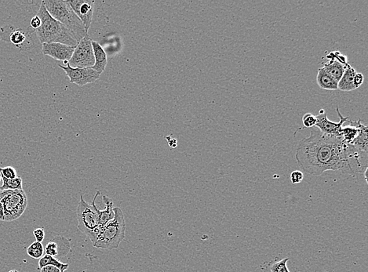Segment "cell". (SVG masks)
Here are the masks:
<instances>
[{
	"label": "cell",
	"instance_id": "6da1fadb",
	"mask_svg": "<svg viewBox=\"0 0 368 272\" xmlns=\"http://www.w3.org/2000/svg\"><path fill=\"white\" fill-rule=\"evenodd\" d=\"M347 147L342 136L325 135L313 127L310 136L299 141L295 159L301 170L310 175L320 176L331 170L350 174Z\"/></svg>",
	"mask_w": 368,
	"mask_h": 272
},
{
	"label": "cell",
	"instance_id": "7a4b0ae2",
	"mask_svg": "<svg viewBox=\"0 0 368 272\" xmlns=\"http://www.w3.org/2000/svg\"><path fill=\"white\" fill-rule=\"evenodd\" d=\"M37 15L41 20V26L36 32L42 44L57 43L76 47L78 43L73 39L67 28L48 13L43 2L39 6Z\"/></svg>",
	"mask_w": 368,
	"mask_h": 272
},
{
	"label": "cell",
	"instance_id": "3957f363",
	"mask_svg": "<svg viewBox=\"0 0 368 272\" xmlns=\"http://www.w3.org/2000/svg\"><path fill=\"white\" fill-rule=\"evenodd\" d=\"M48 13L57 21L62 23L71 34L77 43L82 40L88 33L83 24L73 11L68 1L64 0H43Z\"/></svg>",
	"mask_w": 368,
	"mask_h": 272
},
{
	"label": "cell",
	"instance_id": "277c9868",
	"mask_svg": "<svg viewBox=\"0 0 368 272\" xmlns=\"http://www.w3.org/2000/svg\"><path fill=\"white\" fill-rule=\"evenodd\" d=\"M114 217L100 231L93 246L100 250H113L120 246L125 238L126 224L124 212L119 207H114Z\"/></svg>",
	"mask_w": 368,
	"mask_h": 272
},
{
	"label": "cell",
	"instance_id": "5b68a950",
	"mask_svg": "<svg viewBox=\"0 0 368 272\" xmlns=\"http://www.w3.org/2000/svg\"><path fill=\"white\" fill-rule=\"evenodd\" d=\"M100 194V192H97L91 204H87L83 199V196L81 195L76 209L78 230L90 239L93 245L95 243L101 231L96 211L97 205H95L96 200Z\"/></svg>",
	"mask_w": 368,
	"mask_h": 272
},
{
	"label": "cell",
	"instance_id": "8992f818",
	"mask_svg": "<svg viewBox=\"0 0 368 272\" xmlns=\"http://www.w3.org/2000/svg\"><path fill=\"white\" fill-rule=\"evenodd\" d=\"M0 201L3 206L4 221L17 220L28 205V198L23 189L0 191Z\"/></svg>",
	"mask_w": 368,
	"mask_h": 272
},
{
	"label": "cell",
	"instance_id": "52a82bcc",
	"mask_svg": "<svg viewBox=\"0 0 368 272\" xmlns=\"http://www.w3.org/2000/svg\"><path fill=\"white\" fill-rule=\"evenodd\" d=\"M94 63L92 39L87 33L75 47L69 64L73 68H92Z\"/></svg>",
	"mask_w": 368,
	"mask_h": 272
},
{
	"label": "cell",
	"instance_id": "ba28073f",
	"mask_svg": "<svg viewBox=\"0 0 368 272\" xmlns=\"http://www.w3.org/2000/svg\"><path fill=\"white\" fill-rule=\"evenodd\" d=\"M64 64H66V66L59 65L58 66L66 73L71 83L76 84L79 86L94 83L101 75V73L97 72L92 68H73L70 66L69 62H65Z\"/></svg>",
	"mask_w": 368,
	"mask_h": 272
},
{
	"label": "cell",
	"instance_id": "9c48e42d",
	"mask_svg": "<svg viewBox=\"0 0 368 272\" xmlns=\"http://www.w3.org/2000/svg\"><path fill=\"white\" fill-rule=\"evenodd\" d=\"M336 112L340 117V122L339 123H334L330 121L327 118V113L323 109L320 111V113L318 114L316 117V124L315 126L316 129H318L320 132L325 135H334V136H342V128L343 124L346 122L350 121V117H344L341 114L339 108H338V103L337 102Z\"/></svg>",
	"mask_w": 368,
	"mask_h": 272
},
{
	"label": "cell",
	"instance_id": "30bf717a",
	"mask_svg": "<svg viewBox=\"0 0 368 272\" xmlns=\"http://www.w3.org/2000/svg\"><path fill=\"white\" fill-rule=\"evenodd\" d=\"M73 11L80 19L86 32H88L91 24L93 14H94V1L87 0H76L68 1Z\"/></svg>",
	"mask_w": 368,
	"mask_h": 272
},
{
	"label": "cell",
	"instance_id": "8fae6325",
	"mask_svg": "<svg viewBox=\"0 0 368 272\" xmlns=\"http://www.w3.org/2000/svg\"><path fill=\"white\" fill-rule=\"evenodd\" d=\"M75 48L62 43H43L42 52L44 55L51 57L55 60L70 62Z\"/></svg>",
	"mask_w": 368,
	"mask_h": 272
},
{
	"label": "cell",
	"instance_id": "7c38bea8",
	"mask_svg": "<svg viewBox=\"0 0 368 272\" xmlns=\"http://www.w3.org/2000/svg\"><path fill=\"white\" fill-rule=\"evenodd\" d=\"M71 250V241L66 237H55L47 243L44 249L47 255L51 256L58 259V257H64L70 254Z\"/></svg>",
	"mask_w": 368,
	"mask_h": 272
},
{
	"label": "cell",
	"instance_id": "4fadbf2b",
	"mask_svg": "<svg viewBox=\"0 0 368 272\" xmlns=\"http://www.w3.org/2000/svg\"><path fill=\"white\" fill-rule=\"evenodd\" d=\"M327 59H329V62L324 65L323 68L324 69V71L328 75H331L335 81L338 82V81L340 80L342 75L344 74L346 65L345 66L343 64L338 62L337 59L331 56V54L329 55H327Z\"/></svg>",
	"mask_w": 368,
	"mask_h": 272
},
{
	"label": "cell",
	"instance_id": "5bb4252c",
	"mask_svg": "<svg viewBox=\"0 0 368 272\" xmlns=\"http://www.w3.org/2000/svg\"><path fill=\"white\" fill-rule=\"evenodd\" d=\"M102 198L103 201H104L105 204V209H103V210H100L97 207L96 208L97 216H98V223H99L101 229L114 217L113 201L111 200L110 198L107 197L105 195H103Z\"/></svg>",
	"mask_w": 368,
	"mask_h": 272
},
{
	"label": "cell",
	"instance_id": "9a60e30c",
	"mask_svg": "<svg viewBox=\"0 0 368 272\" xmlns=\"http://www.w3.org/2000/svg\"><path fill=\"white\" fill-rule=\"evenodd\" d=\"M357 74L356 69L352 67L350 64H347L345 69L344 74L342 75L340 80L338 82V90L341 91L350 92L356 90L353 84V78Z\"/></svg>",
	"mask_w": 368,
	"mask_h": 272
},
{
	"label": "cell",
	"instance_id": "2e32d148",
	"mask_svg": "<svg viewBox=\"0 0 368 272\" xmlns=\"http://www.w3.org/2000/svg\"><path fill=\"white\" fill-rule=\"evenodd\" d=\"M92 47L94 51V60L95 63L92 68L99 73L105 71L107 66V54L101 44L97 42L92 40Z\"/></svg>",
	"mask_w": 368,
	"mask_h": 272
},
{
	"label": "cell",
	"instance_id": "e0dca14e",
	"mask_svg": "<svg viewBox=\"0 0 368 272\" xmlns=\"http://www.w3.org/2000/svg\"><path fill=\"white\" fill-rule=\"evenodd\" d=\"M350 124L348 127L342 128V139L346 144H353L356 138L359 135L361 120L353 122L350 120Z\"/></svg>",
	"mask_w": 368,
	"mask_h": 272
},
{
	"label": "cell",
	"instance_id": "ac0fdd59",
	"mask_svg": "<svg viewBox=\"0 0 368 272\" xmlns=\"http://www.w3.org/2000/svg\"><path fill=\"white\" fill-rule=\"evenodd\" d=\"M316 82L321 89L327 90H338V82L328 75L323 68L318 70Z\"/></svg>",
	"mask_w": 368,
	"mask_h": 272
},
{
	"label": "cell",
	"instance_id": "d6986e66",
	"mask_svg": "<svg viewBox=\"0 0 368 272\" xmlns=\"http://www.w3.org/2000/svg\"><path fill=\"white\" fill-rule=\"evenodd\" d=\"M47 265L56 267L62 272H66L69 269V267H70L69 264L62 263V262H61L59 260L57 259L55 257L45 254V255H43L39 259V265H38L39 270H40L43 267L47 266Z\"/></svg>",
	"mask_w": 368,
	"mask_h": 272
},
{
	"label": "cell",
	"instance_id": "ffe728a7",
	"mask_svg": "<svg viewBox=\"0 0 368 272\" xmlns=\"http://www.w3.org/2000/svg\"><path fill=\"white\" fill-rule=\"evenodd\" d=\"M2 185L0 191L4 190H22L23 181L21 177H17L15 179L9 180L1 176Z\"/></svg>",
	"mask_w": 368,
	"mask_h": 272
},
{
	"label": "cell",
	"instance_id": "44dd1931",
	"mask_svg": "<svg viewBox=\"0 0 368 272\" xmlns=\"http://www.w3.org/2000/svg\"><path fill=\"white\" fill-rule=\"evenodd\" d=\"M27 254L33 259H40L44 254V248H43L42 242L36 241L32 243L27 248Z\"/></svg>",
	"mask_w": 368,
	"mask_h": 272
},
{
	"label": "cell",
	"instance_id": "7402d4cb",
	"mask_svg": "<svg viewBox=\"0 0 368 272\" xmlns=\"http://www.w3.org/2000/svg\"><path fill=\"white\" fill-rule=\"evenodd\" d=\"M9 41L15 46V47H18L21 45L24 44V42L26 41V36L24 32H21V30H14L10 33L9 35Z\"/></svg>",
	"mask_w": 368,
	"mask_h": 272
},
{
	"label": "cell",
	"instance_id": "603a6c76",
	"mask_svg": "<svg viewBox=\"0 0 368 272\" xmlns=\"http://www.w3.org/2000/svg\"><path fill=\"white\" fill-rule=\"evenodd\" d=\"M288 261L289 258H284L278 262L273 264L270 267V271L271 272H290L288 268Z\"/></svg>",
	"mask_w": 368,
	"mask_h": 272
},
{
	"label": "cell",
	"instance_id": "cb8c5ba5",
	"mask_svg": "<svg viewBox=\"0 0 368 272\" xmlns=\"http://www.w3.org/2000/svg\"><path fill=\"white\" fill-rule=\"evenodd\" d=\"M0 174H1L2 177L9 180L15 179V178L18 177L15 169L12 167V166H6V167L0 168Z\"/></svg>",
	"mask_w": 368,
	"mask_h": 272
},
{
	"label": "cell",
	"instance_id": "d4e9b609",
	"mask_svg": "<svg viewBox=\"0 0 368 272\" xmlns=\"http://www.w3.org/2000/svg\"><path fill=\"white\" fill-rule=\"evenodd\" d=\"M304 128H313L316 124V117L312 113H305L302 117Z\"/></svg>",
	"mask_w": 368,
	"mask_h": 272
},
{
	"label": "cell",
	"instance_id": "484cf974",
	"mask_svg": "<svg viewBox=\"0 0 368 272\" xmlns=\"http://www.w3.org/2000/svg\"><path fill=\"white\" fill-rule=\"evenodd\" d=\"M303 179H304V174L300 170H294L291 174V181L292 184H294V185L300 184Z\"/></svg>",
	"mask_w": 368,
	"mask_h": 272
},
{
	"label": "cell",
	"instance_id": "4316f807",
	"mask_svg": "<svg viewBox=\"0 0 368 272\" xmlns=\"http://www.w3.org/2000/svg\"><path fill=\"white\" fill-rule=\"evenodd\" d=\"M33 235L36 238V242H42L45 239V231L44 228H37L33 231Z\"/></svg>",
	"mask_w": 368,
	"mask_h": 272
},
{
	"label": "cell",
	"instance_id": "83f0119b",
	"mask_svg": "<svg viewBox=\"0 0 368 272\" xmlns=\"http://www.w3.org/2000/svg\"><path fill=\"white\" fill-rule=\"evenodd\" d=\"M364 81H365V77H364V75L361 74V73L357 72L355 76H354V78H353V84H354V86H355L356 89L359 88L360 86L364 83Z\"/></svg>",
	"mask_w": 368,
	"mask_h": 272
},
{
	"label": "cell",
	"instance_id": "f1b7e54d",
	"mask_svg": "<svg viewBox=\"0 0 368 272\" xmlns=\"http://www.w3.org/2000/svg\"><path fill=\"white\" fill-rule=\"evenodd\" d=\"M30 24L31 27H32L33 29H35V30H36V29H38L39 27L41 26V20L39 18V16H34V17L31 19Z\"/></svg>",
	"mask_w": 368,
	"mask_h": 272
},
{
	"label": "cell",
	"instance_id": "f546056e",
	"mask_svg": "<svg viewBox=\"0 0 368 272\" xmlns=\"http://www.w3.org/2000/svg\"><path fill=\"white\" fill-rule=\"evenodd\" d=\"M40 272H62L58 268L55 266H51V265H47V266L43 267L40 269Z\"/></svg>",
	"mask_w": 368,
	"mask_h": 272
},
{
	"label": "cell",
	"instance_id": "4dcf8cb0",
	"mask_svg": "<svg viewBox=\"0 0 368 272\" xmlns=\"http://www.w3.org/2000/svg\"><path fill=\"white\" fill-rule=\"evenodd\" d=\"M166 140H168L169 146L171 147H176L178 145V141L174 138L166 136Z\"/></svg>",
	"mask_w": 368,
	"mask_h": 272
},
{
	"label": "cell",
	"instance_id": "1f68e13d",
	"mask_svg": "<svg viewBox=\"0 0 368 272\" xmlns=\"http://www.w3.org/2000/svg\"><path fill=\"white\" fill-rule=\"evenodd\" d=\"M0 220L4 221V211L3 206H2V203L0 201Z\"/></svg>",
	"mask_w": 368,
	"mask_h": 272
},
{
	"label": "cell",
	"instance_id": "d6a6232c",
	"mask_svg": "<svg viewBox=\"0 0 368 272\" xmlns=\"http://www.w3.org/2000/svg\"><path fill=\"white\" fill-rule=\"evenodd\" d=\"M367 172H368V169H366V170L364 171L363 174H364V176H365V181H366L367 184H368V176H367Z\"/></svg>",
	"mask_w": 368,
	"mask_h": 272
},
{
	"label": "cell",
	"instance_id": "836d02e7",
	"mask_svg": "<svg viewBox=\"0 0 368 272\" xmlns=\"http://www.w3.org/2000/svg\"><path fill=\"white\" fill-rule=\"evenodd\" d=\"M9 272H18V271L15 270V269H14V270H10V271H9Z\"/></svg>",
	"mask_w": 368,
	"mask_h": 272
},
{
	"label": "cell",
	"instance_id": "e575fe53",
	"mask_svg": "<svg viewBox=\"0 0 368 272\" xmlns=\"http://www.w3.org/2000/svg\"><path fill=\"white\" fill-rule=\"evenodd\" d=\"M0 180H1V174H0Z\"/></svg>",
	"mask_w": 368,
	"mask_h": 272
}]
</instances>
